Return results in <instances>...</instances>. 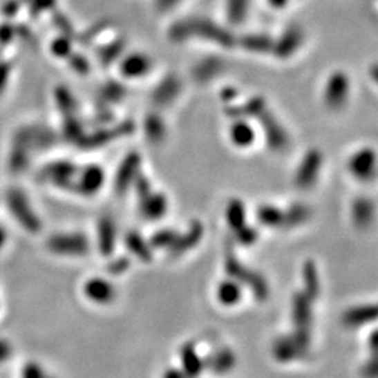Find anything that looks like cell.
Here are the masks:
<instances>
[{
    "instance_id": "cell-38",
    "label": "cell",
    "mask_w": 378,
    "mask_h": 378,
    "mask_svg": "<svg viewBox=\"0 0 378 378\" xmlns=\"http://www.w3.org/2000/svg\"><path fill=\"white\" fill-rule=\"evenodd\" d=\"M181 0H157V8L160 10H170L177 6Z\"/></svg>"
},
{
    "instance_id": "cell-8",
    "label": "cell",
    "mask_w": 378,
    "mask_h": 378,
    "mask_svg": "<svg viewBox=\"0 0 378 378\" xmlns=\"http://www.w3.org/2000/svg\"><path fill=\"white\" fill-rule=\"evenodd\" d=\"M49 248L59 255L83 256L88 252L90 243L82 233H66L52 237L49 240Z\"/></svg>"
},
{
    "instance_id": "cell-35",
    "label": "cell",
    "mask_w": 378,
    "mask_h": 378,
    "mask_svg": "<svg viewBox=\"0 0 378 378\" xmlns=\"http://www.w3.org/2000/svg\"><path fill=\"white\" fill-rule=\"evenodd\" d=\"M125 87L122 84H118V83H110L106 84L102 94L106 97L108 101H113V100H122L125 97Z\"/></svg>"
},
{
    "instance_id": "cell-12",
    "label": "cell",
    "mask_w": 378,
    "mask_h": 378,
    "mask_svg": "<svg viewBox=\"0 0 378 378\" xmlns=\"http://www.w3.org/2000/svg\"><path fill=\"white\" fill-rule=\"evenodd\" d=\"M203 234H205L203 225L199 220H192L185 233H182V234L178 233L176 243L169 249L170 255L177 258V256H181V255L187 254L188 251L193 249L202 241Z\"/></svg>"
},
{
    "instance_id": "cell-19",
    "label": "cell",
    "mask_w": 378,
    "mask_h": 378,
    "mask_svg": "<svg viewBox=\"0 0 378 378\" xmlns=\"http://www.w3.org/2000/svg\"><path fill=\"white\" fill-rule=\"evenodd\" d=\"M350 218L356 227L368 229L375 218L374 202L364 196L356 198L350 206Z\"/></svg>"
},
{
    "instance_id": "cell-2",
    "label": "cell",
    "mask_w": 378,
    "mask_h": 378,
    "mask_svg": "<svg viewBox=\"0 0 378 378\" xmlns=\"http://www.w3.org/2000/svg\"><path fill=\"white\" fill-rule=\"evenodd\" d=\"M225 267L229 278L238 281L243 286H248L259 300H263L267 297V283L263 279V276L252 271V269H249L247 265H244L237 258L234 251H231V248H227L226 251Z\"/></svg>"
},
{
    "instance_id": "cell-5",
    "label": "cell",
    "mask_w": 378,
    "mask_h": 378,
    "mask_svg": "<svg viewBox=\"0 0 378 378\" xmlns=\"http://www.w3.org/2000/svg\"><path fill=\"white\" fill-rule=\"evenodd\" d=\"M323 164L322 153L318 149H310L301 158L294 174V184L300 189L312 188L319 177Z\"/></svg>"
},
{
    "instance_id": "cell-1",
    "label": "cell",
    "mask_w": 378,
    "mask_h": 378,
    "mask_svg": "<svg viewBox=\"0 0 378 378\" xmlns=\"http://www.w3.org/2000/svg\"><path fill=\"white\" fill-rule=\"evenodd\" d=\"M169 35L176 42L198 38L225 48H231L236 44L234 35L226 27L205 17L182 19L171 26Z\"/></svg>"
},
{
    "instance_id": "cell-4",
    "label": "cell",
    "mask_w": 378,
    "mask_h": 378,
    "mask_svg": "<svg viewBox=\"0 0 378 378\" xmlns=\"http://www.w3.org/2000/svg\"><path fill=\"white\" fill-rule=\"evenodd\" d=\"M261 129L265 135V140L269 146V149L274 151H283L287 149L290 139L285 129V126L281 124V121L267 110L262 111L258 118Z\"/></svg>"
},
{
    "instance_id": "cell-15",
    "label": "cell",
    "mask_w": 378,
    "mask_h": 378,
    "mask_svg": "<svg viewBox=\"0 0 378 378\" xmlns=\"http://www.w3.org/2000/svg\"><path fill=\"white\" fill-rule=\"evenodd\" d=\"M97 244L98 249L104 256H111L115 251L117 244V226L114 220L108 216L100 219L97 225Z\"/></svg>"
},
{
    "instance_id": "cell-22",
    "label": "cell",
    "mask_w": 378,
    "mask_h": 378,
    "mask_svg": "<svg viewBox=\"0 0 378 378\" xmlns=\"http://www.w3.org/2000/svg\"><path fill=\"white\" fill-rule=\"evenodd\" d=\"M125 245L128 251L142 262H150L153 258V248L149 241L144 240L138 231H129L125 237Z\"/></svg>"
},
{
    "instance_id": "cell-23",
    "label": "cell",
    "mask_w": 378,
    "mask_h": 378,
    "mask_svg": "<svg viewBox=\"0 0 378 378\" xmlns=\"http://www.w3.org/2000/svg\"><path fill=\"white\" fill-rule=\"evenodd\" d=\"M226 222H227V226L233 231H237L238 229H241L243 226H245L248 223L247 222V206L241 199L233 198L229 200V203L226 206Z\"/></svg>"
},
{
    "instance_id": "cell-31",
    "label": "cell",
    "mask_w": 378,
    "mask_h": 378,
    "mask_svg": "<svg viewBox=\"0 0 378 378\" xmlns=\"http://www.w3.org/2000/svg\"><path fill=\"white\" fill-rule=\"evenodd\" d=\"M223 69V62L219 58H206L203 62L198 64L195 68V77L200 82L213 79L214 76H218Z\"/></svg>"
},
{
    "instance_id": "cell-27",
    "label": "cell",
    "mask_w": 378,
    "mask_h": 378,
    "mask_svg": "<svg viewBox=\"0 0 378 378\" xmlns=\"http://www.w3.org/2000/svg\"><path fill=\"white\" fill-rule=\"evenodd\" d=\"M144 133L153 143H160L161 140H164L167 128L163 118L157 114H149L144 120Z\"/></svg>"
},
{
    "instance_id": "cell-17",
    "label": "cell",
    "mask_w": 378,
    "mask_h": 378,
    "mask_svg": "<svg viewBox=\"0 0 378 378\" xmlns=\"http://www.w3.org/2000/svg\"><path fill=\"white\" fill-rule=\"evenodd\" d=\"M229 139L238 149H248L256 139V132L247 118H236L229 128Z\"/></svg>"
},
{
    "instance_id": "cell-39",
    "label": "cell",
    "mask_w": 378,
    "mask_h": 378,
    "mask_svg": "<svg viewBox=\"0 0 378 378\" xmlns=\"http://www.w3.org/2000/svg\"><path fill=\"white\" fill-rule=\"evenodd\" d=\"M163 378H187L185 374L182 372V370H177V368H171L169 371L164 372Z\"/></svg>"
},
{
    "instance_id": "cell-28",
    "label": "cell",
    "mask_w": 378,
    "mask_h": 378,
    "mask_svg": "<svg viewBox=\"0 0 378 378\" xmlns=\"http://www.w3.org/2000/svg\"><path fill=\"white\" fill-rule=\"evenodd\" d=\"M303 281H304V293L311 299L315 300L319 294V276L318 269L312 261H307L303 266Z\"/></svg>"
},
{
    "instance_id": "cell-29",
    "label": "cell",
    "mask_w": 378,
    "mask_h": 378,
    "mask_svg": "<svg viewBox=\"0 0 378 378\" xmlns=\"http://www.w3.org/2000/svg\"><path fill=\"white\" fill-rule=\"evenodd\" d=\"M126 46V41L124 38H118L110 44H106L104 48L100 50V61L102 62L104 66L113 65L118 59L122 58L124 50Z\"/></svg>"
},
{
    "instance_id": "cell-11",
    "label": "cell",
    "mask_w": 378,
    "mask_h": 378,
    "mask_svg": "<svg viewBox=\"0 0 378 378\" xmlns=\"http://www.w3.org/2000/svg\"><path fill=\"white\" fill-rule=\"evenodd\" d=\"M153 68V61L146 53L132 52L129 55L121 58L120 72L125 79H140L150 73Z\"/></svg>"
},
{
    "instance_id": "cell-21",
    "label": "cell",
    "mask_w": 378,
    "mask_h": 378,
    "mask_svg": "<svg viewBox=\"0 0 378 378\" xmlns=\"http://www.w3.org/2000/svg\"><path fill=\"white\" fill-rule=\"evenodd\" d=\"M377 316V307L374 304H363L349 308L343 314V323L346 327H361L370 323Z\"/></svg>"
},
{
    "instance_id": "cell-24",
    "label": "cell",
    "mask_w": 378,
    "mask_h": 378,
    "mask_svg": "<svg viewBox=\"0 0 378 378\" xmlns=\"http://www.w3.org/2000/svg\"><path fill=\"white\" fill-rule=\"evenodd\" d=\"M285 210V220L282 229H296L307 223L311 218V209L305 203H293Z\"/></svg>"
},
{
    "instance_id": "cell-10",
    "label": "cell",
    "mask_w": 378,
    "mask_h": 378,
    "mask_svg": "<svg viewBox=\"0 0 378 378\" xmlns=\"http://www.w3.org/2000/svg\"><path fill=\"white\" fill-rule=\"evenodd\" d=\"M304 41V34L300 27L292 26L283 31V34L274 41L272 53L279 59H287L293 57L300 49Z\"/></svg>"
},
{
    "instance_id": "cell-13",
    "label": "cell",
    "mask_w": 378,
    "mask_h": 378,
    "mask_svg": "<svg viewBox=\"0 0 378 378\" xmlns=\"http://www.w3.org/2000/svg\"><path fill=\"white\" fill-rule=\"evenodd\" d=\"M139 207L144 219L151 222L160 220L169 211V198L164 193L155 192L153 189L147 196L139 200Z\"/></svg>"
},
{
    "instance_id": "cell-40",
    "label": "cell",
    "mask_w": 378,
    "mask_h": 378,
    "mask_svg": "<svg viewBox=\"0 0 378 378\" xmlns=\"http://www.w3.org/2000/svg\"><path fill=\"white\" fill-rule=\"evenodd\" d=\"M267 2L275 9H283L289 3V0H267Z\"/></svg>"
},
{
    "instance_id": "cell-32",
    "label": "cell",
    "mask_w": 378,
    "mask_h": 378,
    "mask_svg": "<svg viewBox=\"0 0 378 378\" xmlns=\"http://www.w3.org/2000/svg\"><path fill=\"white\" fill-rule=\"evenodd\" d=\"M178 237V231L174 230V229H161L158 231H155L150 240H149V244L153 249H170L173 247V244L176 243Z\"/></svg>"
},
{
    "instance_id": "cell-9",
    "label": "cell",
    "mask_w": 378,
    "mask_h": 378,
    "mask_svg": "<svg viewBox=\"0 0 378 378\" xmlns=\"http://www.w3.org/2000/svg\"><path fill=\"white\" fill-rule=\"evenodd\" d=\"M84 297L98 305L111 304L117 297L115 286L105 278L94 276L84 282L83 285Z\"/></svg>"
},
{
    "instance_id": "cell-36",
    "label": "cell",
    "mask_w": 378,
    "mask_h": 378,
    "mask_svg": "<svg viewBox=\"0 0 378 378\" xmlns=\"http://www.w3.org/2000/svg\"><path fill=\"white\" fill-rule=\"evenodd\" d=\"M129 266L131 261L126 256H121L110 262V265H108V271H110L111 275H122L128 271Z\"/></svg>"
},
{
    "instance_id": "cell-7",
    "label": "cell",
    "mask_w": 378,
    "mask_h": 378,
    "mask_svg": "<svg viewBox=\"0 0 378 378\" xmlns=\"http://www.w3.org/2000/svg\"><path fill=\"white\" fill-rule=\"evenodd\" d=\"M140 167L142 157L138 151H131L122 158L114 178V187L117 193L124 195L133 185L135 180L140 174Z\"/></svg>"
},
{
    "instance_id": "cell-6",
    "label": "cell",
    "mask_w": 378,
    "mask_h": 378,
    "mask_svg": "<svg viewBox=\"0 0 378 378\" xmlns=\"http://www.w3.org/2000/svg\"><path fill=\"white\" fill-rule=\"evenodd\" d=\"M349 171L357 181L368 182L375 177L377 154L371 147H363L352 154L348 163Z\"/></svg>"
},
{
    "instance_id": "cell-33",
    "label": "cell",
    "mask_w": 378,
    "mask_h": 378,
    "mask_svg": "<svg viewBox=\"0 0 378 378\" xmlns=\"http://www.w3.org/2000/svg\"><path fill=\"white\" fill-rule=\"evenodd\" d=\"M20 378H53L48 374L45 367L35 360H28L20 371Z\"/></svg>"
},
{
    "instance_id": "cell-34",
    "label": "cell",
    "mask_w": 378,
    "mask_h": 378,
    "mask_svg": "<svg viewBox=\"0 0 378 378\" xmlns=\"http://www.w3.org/2000/svg\"><path fill=\"white\" fill-rule=\"evenodd\" d=\"M234 234H236L237 243L244 247H249V245L255 244L258 240V236H259L256 227H252L248 223L245 226H243L241 229H238L237 231H234Z\"/></svg>"
},
{
    "instance_id": "cell-37",
    "label": "cell",
    "mask_w": 378,
    "mask_h": 378,
    "mask_svg": "<svg viewBox=\"0 0 378 378\" xmlns=\"http://www.w3.org/2000/svg\"><path fill=\"white\" fill-rule=\"evenodd\" d=\"M13 356V346L8 339L0 338V366L6 364Z\"/></svg>"
},
{
    "instance_id": "cell-25",
    "label": "cell",
    "mask_w": 378,
    "mask_h": 378,
    "mask_svg": "<svg viewBox=\"0 0 378 378\" xmlns=\"http://www.w3.org/2000/svg\"><path fill=\"white\" fill-rule=\"evenodd\" d=\"M182 372L187 378H195L200 374L203 368V361L192 343H187L181 352Z\"/></svg>"
},
{
    "instance_id": "cell-30",
    "label": "cell",
    "mask_w": 378,
    "mask_h": 378,
    "mask_svg": "<svg viewBox=\"0 0 378 378\" xmlns=\"http://www.w3.org/2000/svg\"><path fill=\"white\" fill-rule=\"evenodd\" d=\"M249 10V0H227L226 13L230 24L238 26L245 21Z\"/></svg>"
},
{
    "instance_id": "cell-18",
    "label": "cell",
    "mask_w": 378,
    "mask_h": 378,
    "mask_svg": "<svg viewBox=\"0 0 378 378\" xmlns=\"http://www.w3.org/2000/svg\"><path fill=\"white\" fill-rule=\"evenodd\" d=\"M243 292H244V286L233 279V278H227L222 282L218 283L216 286V300L223 307H236L241 300H243Z\"/></svg>"
},
{
    "instance_id": "cell-20",
    "label": "cell",
    "mask_w": 378,
    "mask_h": 378,
    "mask_svg": "<svg viewBox=\"0 0 378 378\" xmlns=\"http://www.w3.org/2000/svg\"><path fill=\"white\" fill-rule=\"evenodd\" d=\"M256 220L261 226L267 229H282L285 210L271 203H263L256 209Z\"/></svg>"
},
{
    "instance_id": "cell-26",
    "label": "cell",
    "mask_w": 378,
    "mask_h": 378,
    "mask_svg": "<svg viewBox=\"0 0 378 378\" xmlns=\"http://www.w3.org/2000/svg\"><path fill=\"white\" fill-rule=\"evenodd\" d=\"M240 45L252 53H269L272 52L274 39L266 34H247L240 38Z\"/></svg>"
},
{
    "instance_id": "cell-16",
    "label": "cell",
    "mask_w": 378,
    "mask_h": 378,
    "mask_svg": "<svg viewBox=\"0 0 378 378\" xmlns=\"http://www.w3.org/2000/svg\"><path fill=\"white\" fill-rule=\"evenodd\" d=\"M181 93V80L174 75H169L161 80L151 93V100L158 106L171 105Z\"/></svg>"
},
{
    "instance_id": "cell-14",
    "label": "cell",
    "mask_w": 378,
    "mask_h": 378,
    "mask_svg": "<svg viewBox=\"0 0 378 378\" xmlns=\"http://www.w3.org/2000/svg\"><path fill=\"white\" fill-rule=\"evenodd\" d=\"M104 182H105L104 170L100 166L91 164L80 171L79 181L75 182V185L77 187V191L82 195L90 196V195H95L104 187Z\"/></svg>"
},
{
    "instance_id": "cell-3",
    "label": "cell",
    "mask_w": 378,
    "mask_h": 378,
    "mask_svg": "<svg viewBox=\"0 0 378 378\" xmlns=\"http://www.w3.org/2000/svg\"><path fill=\"white\" fill-rule=\"evenodd\" d=\"M350 95V79L345 72H334L323 88V102L332 111H339Z\"/></svg>"
}]
</instances>
